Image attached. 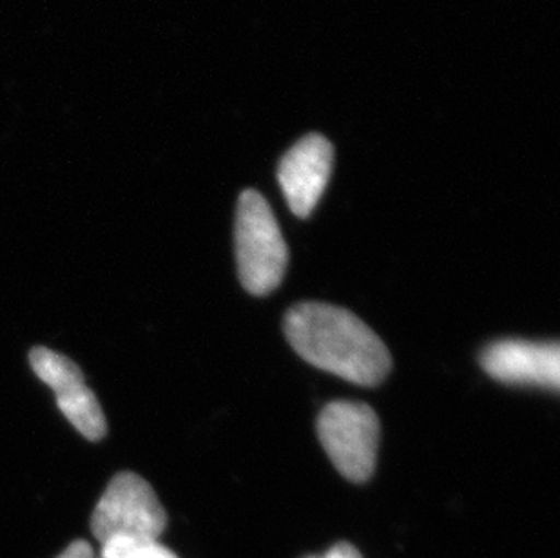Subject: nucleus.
<instances>
[{"label":"nucleus","mask_w":560,"mask_h":558,"mask_svg":"<svg viewBox=\"0 0 560 558\" xmlns=\"http://www.w3.org/2000/svg\"><path fill=\"white\" fill-rule=\"evenodd\" d=\"M291 347L316 369L354 385L375 386L392 369L385 342L360 317L328 303H300L283 323Z\"/></svg>","instance_id":"1"},{"label":"nucleus","mask_w":560,"mask_h":558,"mask_svg":"<svg viewBox=\"0 0 560 558\" xmlns=\"http://www.w3.org/2000/svg\"><path fill=\"white\" fill-rule=\"evenodd\" d=\"M234 245L240 281L245 289L254 295L272 292L285 276L289 248L275 212L256 190H245L240 196Z\"/></svg>","instance_id":"2"},{"label":"nucleus","mask_w":560,"mask_h":558,"mask_svg":"<svg viewBox=\"0 0 560 558\" xmlns=\"http://www.w3.org/2000/svg\"><path fill=\"white\" fill-rule=\"evenodd\" d=\"M380 419L371 406L334 400L317 417V435L345 479L365 483L374 475L380 447Z\"/></svg>","instance_id":"3"},{"label":"nucleus","mask_w":560,"mask_h":558,"mask_svg":"<svg viewBox=\"0 0 560 558\" xmlns=\"http://www.w3.org/2000/svg\"><path fill=\"white\" fill-rule=\"evenodd\" d=\"M167 526V513L148 480L120 472L107 485L91 516V532L102 544L113 538H154Z\"/></svg>","instance_id":"4"},{"label":"nucleus","mask_w":560,"mask_h":558,"mask_svg":"<svg viewBox=\"0 0 560 558\" xmlns=\"http://www.w3.org/2000/svg\"><path fill=\"white\" fill-rule=\"evenodd\" d=\"M30 364L38 380L55 392L60 411L80 435L93 443L106 438V416L95 392L85 385L79 364L46 347L32 348Z\"/></svg>","instance_id":"5"},{"label":"nucleus","mask_w":560,"mask_h":558,"mask_svg":"<svg viewBox=\"0 0 560 558\" xmlns=\"http://www.w3.org/2000/svg\"><path fill=\"white\" fill-rule=\"evenodd\" d=\"M481 367L490 377L504 385L539 386L559 391V342L502 339L488 345L481 353Z\"/></svg>","instance_id":"6"},{"label":"nucleus","mask_w":560,"mask_h":558,"mask_svg":"<svg viewBox=\"0 0 560 558\" xmlns=\"http://www.w3.org/2000/svg\"><path fill=\"white\" fill-rule=\"evenodd\" d=\"M334 151L327 138L308 135L283 156L278 179L291 211L307 218L327 187L332 173Z\"/></svg>","instance_id":"7"},{"label":"nucleus","mask_w":560,"mask_h":558,"mask_svg":"<svg viewBox=\"0 0 560 558\" xmlns=\"http://www.w3.org/2000/svg\"><path fill=\"white\" fill-rule=\"evenodd\" d=\"M102 558H180L154 538H113L102 544Z\"/></svg>","instance_id":"8"},{"label":"nucleus","mask_w":560,"mask_h":558,"mask_svg":"<svg viewBox=\"0 0 560 558\" xmlns=\"http://www.w3.org/2000/svg\"><path fill=\"white\" fill-rule=\"evenodd\" d=\"M57 558H95V554L85 540H74Z\"/></svg>","instance_id":"9"},{"label":"nucleus","mask_w":560,"mask_h":558,"mask_svg":"<svg viewBox=\"0 0 560 558\" xmlns=\"http://www.w3.org/2000/svg\"><path fill=\"white\" fill-rule=\"evenodd\" d=\"M323 558H363V555L349 543H338L328 549Z\"/></svg>","instance_id":"10"},{"label":"nucleus","mask_w":560,"mask_h":558,"mask_svg":"<svg viewBox=\"0 0 560 558\" xmlns=\"http://www.w3.org/2000/svg\"><path fill=\"white\" fill-rule=\"evenodd\" d=\"M307 558H323V557H307Z\"/></svg>","instance_id":"11"}]
</instances>
